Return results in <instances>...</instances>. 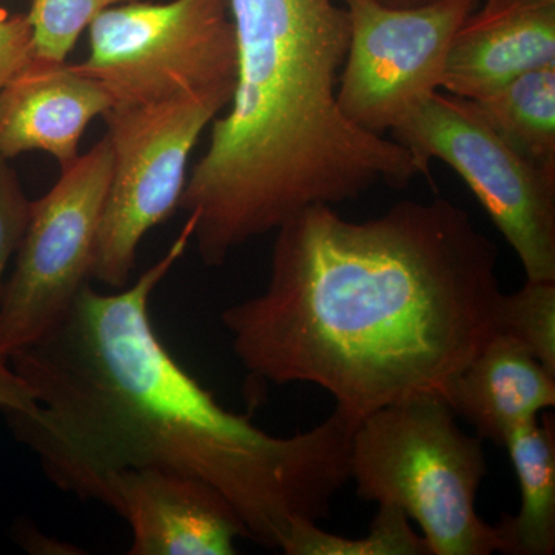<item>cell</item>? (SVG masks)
Instances as JSON below:
<instances>
[{"label": "cell", "mask_w": 555, "mask_h": 555, "mask_svg": "<svg viewBox=\"0 0 555 555\" xmlns=\"http://www.w3.org/2000/svg\"><path fill=\"white\" fill-rule=\"evenodd\" d=\"M195 219L131 284H87L42 338L9 358L35 406L7 412L16 436L62 491L96 499L127 469L195 477L233 506L248 540L280 550L297 520L321 521L350 481L357 420L334 409L320 425L276 437L222 406L181 366L153 326V294L193 241Z\"/></svg>", "instance_id": "1"}, {"label": "cell", "mask_w": 555, "mask_h": 555, "mask_svg": "<svg viewBox=\"0 0 555 555\" xmlns=\"http://www.w3.org/2000/svg\"><path fill=\"white\" fill-rule=\"evenodd\" d=\"M275 233L268 286L221 315L251 379L315 385L360 422L443 397L496 335L499 248L452 201L366 221L317 204Z\"/></svg>", "instance_id": "2"}, {"label": "cell", "mask_w": 555, "mask_h": 555, "mask_svg": "<svg viewBox=\"0 0 555 555\" xmlns=\"http://www.w3.org/2000/svg\"><path fill=\"white\" fill-rule=\"evenodd\" d=\"M236 86L190 171L178 208L195 219L201 259L230 255L317 204L426 177L392 138L358 129L337 101L350 25L337 0H229Z\"/></svg>", "instance_id": "3"}, {"label": "cell", "mask_w": 555, "mask_h": 555, "mask_svg": "<svg viewBox=\"0 0 555 555\" xmlns=\"http://www.w3.org/2000/svg\"><path fill=\"white\" fill-rule=\"evenodd\" d=\"M349 474L361 500L397 506L414 520L430 554L502 551L496 526L477 513L488 474L483 440L459 426L443 397L411 398L361 418Z\"/></svg>", "instance_id": "4"}, {"label": "cell", "mask_w": 555, "mask_h": 555, "mask_svg": "<svg viewBox=\"0 0 555 555\" xmlns=\"http://www.w3.org/2000/svg\"><path fill=\"white\" fill-rule=\"evenodd\" d=\"M233 91L115 105L102 116L112 149V178L91 280L115 291L129 286L142 240L177 210L190 155L201 133L229 107Z\"/></svg>", "instance_id": "5"}, {"label": "cell", "mask_w": 555, "mask_h": 555, "mask_svg": "<svg viewBox=\"0 0 555 555\" xmlns=\"http://www.w3.org/2000/svg\"><path fill=\"white\" fill-rule=\"evenodd\" d=\"M390 138L427 177L438 159L466 182L516 251L526 280L555 281V171L518 155L476 102L436 91L409 109Z\"/></svg>", "instance_id": "6"}, {"label": "cell", "mask_w": 555, "mask_h": 555, "mask_svg": "<svg viewBox=\"0 0 555 555\" xmlns=\"http://www.w3.org/2000/svg\"><path fill=\"white\" fill-rule=\"evenodd\" d=\"M78 67L115 105L153 104L236 86V39L229 0L126 3L100 14Z\"/></svg>", "instance_id": "7"}, {"label": "cell", "mask_w": 555, "mask_h": 555, "mask_svg": "<svg viewBox=\"0 0 555 555\" xmlns=\"http://www.w3.org/2000/svg\"><path fill=\"white\" fill-rule=\"evenodd\" d=\"M109 178L112 149L104 137L31 201L16 266L0 294V356L42 338L89 284Z\"/></svg>", "instance_id": "8"}, {"label": "cell", "mask_w": 555, "mask_h": 555, "mask_svg": "<svg viewBox=\"0 0 555 555\" xmlns=\"http://www.w3.org/2000/svg\"><path fill=\"white\" fill-rule=\"evenodd\" d=\"M350 39L339 73V109L353 126L386 137L409 109L441 91L449 49L478 0H438L397 9L379 0H339Z\"/></svg>", "instance_id": "9"}, {"label": "cell", "mask_w": 555, "mask_h": 555, "mask_svg": "<svg viewBox=\"0 0 555 555\" xmlns=\"http://www.w3.org/2000/svg\"><path fill=\"white\" fill-rule=\"evenodd\" d=\"M94 500L130 525V555H232L236 540L248 539L238 513L217 489L173 470H122Z\"/></svg>", "instance_id": "10"}, {"label": "cell", "mask_w": 555, "mask_h": 555, "mask_svg": "<svg viewBox=\"0 0 555 555\" xmlns=\"http://www.w3.org/2000/svg\"><path fill=\"white\" fill-rule=\"evenodd\" d=\"M112 104L108 90L78 65L35 57L0 90V156L43 152L65 169L79 158L91 120Z\"/></svg>", "instance_id": "11"}, {"label": "cell", "mask_w": 555, "mask_h": 555, "mask_svg": "<svg viewBox=\"0 0 555 555\" xmlns=\"http://www.w3.org/2000/svg\"><path fill=\"white\" fill-rule=\"evenodd\" d=\"M444 400L477 429L505 448L507 437L555 404V375L520 343L495 335L447 387Z\"/></svg>", "instance_id": "12"}, {"label": "cell", "mask_w": 555, "mask_h": 555, "mask_svg": "<svg viewBox=\"0 0 555 555\" xmlns=\"http://www.w3.org/2000/svg\"><path fill=\"white\" fill-rule=\"evenodd\" d=\"M555 67V7L481 28L460 27L441 91L477 101L532 69Z\"/></svg>", "instance_id": "13"}, {"label": "cell", "mask_w": 555, "mask_h": 555, "mask_svg": "<svg viewBox=\"0 0 555 555\" xmlns=\"http://www.w3.org/2000/svg\"><path fill=\"white\" fill-rule=\"evenodd\" d=\"M505 449L520 486L516 516L503 514L496 524L507 555L555 553V422L542 414L514 430Z\"/></svg>", "instance_id": "14"}, {"label": "cell", "mask_w": 555, "mask_h": 555, "mask_svg": "<svg viewBox=\"0 0 555 555\" xmlns=\"http://www.w3.org/2000/svg\"><path fill=\"white\" fill-rule=\"evenodd\" d=\"M474 102L518 155L555 171V67L532 69Z\"/></svg>", "instance_id": "15"}, {"label": "cell", "mask_w": 555, "mask_h": 555, "mask_svg": "<svg viewBox=\"0 0 555 555\" xmlns=\"http://www.w3.org/2000/svg\"><path fill=\"white\" fill-rule=\"evenodd\" d=\"M287 555H433L425 537L412 528L403 511L378 505L367 535L349 539L332 534L317 521L297 520L281 547Z\"/></svg>", "instance_id": "16"}, {"label": "cell", "mask_w": 555, "mask_h": 555, "mask_svg": "<svg viewBox=\"0 0 555 555\" xmlns=\"http://www.w3.org/2000/svg\"><path fill=\"white\" fill-rule=\"evenodd\" d=\"M495 332L520 343L555 375V281L526 280L514 294L503 292Z\"/></svg>", "instance_id": "17"}, {"label": "cell", "mask_w": 555, "mask_h": 555, "mask_svg": "<svg viewBox=\"0 0 555 555\" xmlns=\"http://www.w3.org/2000/svg\"><path fill=\"white\" fill-rule=\"evenodd\" d=\"M142 0H31L27 13L36 57L65 62L80 35L113 7Z\"/></svg>", "instance_id": "18"}, {"label": "cell", "mask_w": 555, "mask_h": 555, "mask_svg": "<svg viewBox=\"0 0 555 555\" xmlns=\"http://www.w3.org/2000/svg\"><path fill=\"white\" fill-rule=\"evenodd\" d=\"M30 204L16 170L10 160L0 156V294L3 272L24 238L30 218Z\"/></svg>", "instance_id": "19"}, {"label": "cell", "mask_w": 555, "mask_h": 555, "mask_svg": "<svg viewBox=\"0 0 555 555\" xmlns=\"http://www.w3.org/2000/svg\"><path fill=\"white\" fill-rule=\"evenodd\" d=\"M33 30L27 14L0 9V90L35 60Z\"/></svg>", "instance_id": "20"}, {"label": "cell", "mask_w": 555, "mask_h": 555, "mask_svg": "<svg viewBox=\"0 0 555 555\" xmlns=\"http://www.w3.org/2000/svg\"><path fill=\"white\" fill-rule=\"evenodd\" d=\"M555 0H481L463 22V28H481L528 11L551 9Z\"/></svg>", "instance_id": "21"}, {"label": "cell", "mask_w": 555, "mask_h": 555, "mask_svg": "<svg viewBox=\"0 0 555 555\" xmlns=\"http://www.w3.org/2000/svg\"><path fill=\"white\" fill-rule=\"evenodd\" d=\"M35 406V392L14 371L10 360L0 356V409L5 412H25Z\"/></svg>", "instance_id": "22"}, {"label": "cell", "mask_w": 555, "mask_h": 555, "mask_svg": "<svg viewBox=\"0 0 555 555\" xmlns=\"http://www.w3.org/2000/svg\"><path fill=\"white\" fill-rule=\"evenodd\" d=\"M389 7H397V9H412V7L427 5V3L438 2V0H379ZM481 2V0H478Z\"/></svg>", "instance_id": "23"}]
</instances>
